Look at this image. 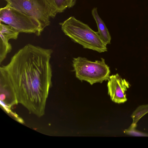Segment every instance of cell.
I'll return each instance as SVG.
<instances>
[{
  "label": "cell",
  "mask_w": 148,
  "mask_h": 148,
  "mask_svg": "<svg viewBox=\"0 0 148 148\" xmlns=\"http://www.w3.org/2000/svg\"><path fill=\"white\" fill-rule=\"evenodd\" d=\"M52 53L51 49L30 44L20 49L7 64L0 67L1 90L17 94L21 102L24 98V104L26 100L32 106L35 102L44 106L51 84Z\"/></svg>",
  "instance_id": "6da1fadb"
},
{
  "label": "cell",
  "mask_w": 148,
  "mask_h": 148,
  "mask_svg": "<svg viewBox=\"0 0 148 148\" xmlns=\"http://www.w3.org/2000/svg\"><path fill=\"white\" fill-rule=\"evenodd\" d=\"M64 34L83 47L99 53L107 51V45L97 32L72 16L60 23Z\"/></svg>",
  "instance_id": "7a4b0ae2"
},
{
  "label": "cell",
  "mask_w": 148,
  "mask_h": 148,
  "mask_svg": "<svg viewBox=\"0 0 148 148\" xmlns=\"http://www.w3.org/2000/svg\"><path fill=\"white\" fill-rule=\"evenodd\" d=\"M72 66L76 77L91 85L108 80L110 76V68L102 58L94 62L81 57L73 58Z\"/></svg>",
  "instance_id": "3957f363"
},
{
  "label": "cell",
  "mask_w": 148,
  "mask_h": 148,
  "mask_svg": "<svg viewBox=\"0 0 148 148\" xmlns=\"http://www.w3.org/2000/svg\"><path fill=\"white\" fill-rule=\"evenodd\" d=\"M0 20L19 33L34 34L39 36L43 30L36 19L7 4L0 9Z\"/></svg>",
  "instance_id": "277c9868"
},
{
  "label": "cell",
  "mask_w": 148,
  "mask_h": 148,
  "mask_svg": "<svg viewBox=\"0 0 148 148\" xmlns=\"http://www.w3.org/2000/svg\"><path fill=\"white\" fill-rule=\"evenodd\" d=\"M7 5L36 19L44 30L50 24L51 13L43 0H4Z\"/></svg>",
  "instance_id": "5b68a950"
},
{
  "label": "cell",
  "mask_w": 148,
  "mask_h": 148,
  "mask_svg": "<svg viewBox=\"0 0 148 148\" xmlns=\"http://www.w3.org/2000/svg\"><path fill=\"white\" fill-rule=\"evenodd\" d=\"M107 86L108 94L112 101L119 104L127 101L126 92L129 88L130 84L118 74L110 76Z\"/></svg>",
  "instance_id": "8992f818"
},
{
  "label": "cell",
  "mask_w": 148,
  "mask_h": 148,
  "mask_svg": "<svg viewBox=\"0 0 148 148\" xmlns=\"http://www.w3.org/2000/svg\"><path fill=\"white\" fill-rule=\"evenodd\" d=\"M0 63L5 59L7 54L12 50V46L8 41L10 39H16L19 33L11 26L1 23L0 24Z\"/></svg>",
  "instance_id": "52a82bcc"
},
{
  "label": "cell",
  "mask_w": 148,
  "mask_h": 148,
  "mask_svg": "<svg viewBox=\"0 0 148 148\" xmlns=\"http://www.w3.org/2000/svg\"><path fill=\"white\" fill-rule=\"evenodd\" d=\"M51 15L54 17L58 13L63 12L67 8L73 7L76 0H43Z\"/></svg>",
  "instance_id": "ba28073f"
},
{
  "label": "cell",
  "mask_w": 148,
  "mask_h": 148,
  "mask_svg": "<svg viewBox=\"0 0 148 148\" xmlns=\"http://www.w3.org/2000/svg\"><path fill=\"white\" fill-rule=\"evenodd\" d=\"M92 14L97 24L98 32L101 38L107 45L111 42V36L106 25L98 14L97 8H94Z\"/></svg>",
  "instance_id": "9c48e42d"
},
{
  "label": "cell",
  "mask_w": 148,
  "mask_h": 148,
  "mask_svg": "<svg viewBox=\"0 0 148 148\" xmlns=\"http://www.w3.org/2000/svg\"><path fill=\"white\" fill-rule=\"evenodd\" d=\"M148 113V104L138 106L133 112L131 116L132 119V123L137 124L140 119Z\"/></svg>",
  "instance_id": "30bf717a"
},
{
  "label": "cell",
  "mask_w": 148,
  "mask_h": 148,
  "mask_svg": "<svg viewBox=\"0 0 148 148\" xmlns=\"http://www.w3.org/2000/svg\"><path fill=\"white\" fill-rule=\"evenodd\" d=\"M137 124L132 123L127 129L125 130L124 132L126 134L134 136H148V134L142 132L136 129Z\"/></svg>",
  "instance_id": "8fae6325"
}]
</instances>
